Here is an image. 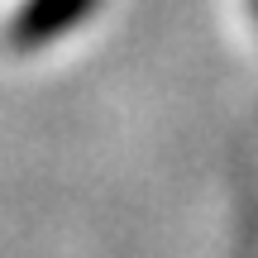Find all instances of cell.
Here are the masks:
<instances>
[{
    "label": "cell",
    "mask_w": 258,
    "mask_h": 258,
    "mask_svg": "<svg viewBox=\"0 0 258 258\" xmlns=\"http://www.w3.org/2000/svg\"><path fill=\"white\" fill-rule=\"evenodd\" d=\"M91 5H96V0H24V5L10 15L5 48H10V53H34V48L62 38Z\"/></svg>",
    "instance_id": "obj_1"
}]
</instances>
